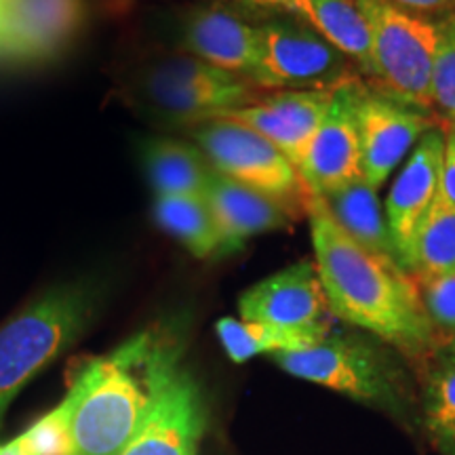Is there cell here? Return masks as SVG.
<instances>
[{"label": "cell", "instance_id": "obj_1", "mask_svg": "<svg viewBox=\"0 0 455 455\" xmlns=\"http://www.w3.org/2000/svg\"><path fill=\"white\" fill-rule=\"evenodd\" d=\"M315 264L333 316L365 329L403 355H436L439 338L426 316L418 283L396 261L361 247L346 235L318 196H308Z\"/></svg>", "mask_w": 455, "mask_h": 455}, {"label": "cell", "instance_id": "obj_2", "mask_svg": "<svg viewBox=\"0 0 455 455\" xmlns=\"http://www.w3.org/2000/svg\"><path fill=\"white\" fill-rule=\"evenodd\" d=\"M175 344L169 329L152 327L81 367L66 395L72 455L124 451L150 411L163 363Z\"/></svg>", "mask_w": 455, "mask_h": 455}, {"label": "cell", "instance_id": "obj_3", "mask_svg": "<svg viewBox=\"0 0 455 455\" xmlns=\"http://www.w3.org/2000/svg\"><path fill=\"white\" fill-rule=\"evenodd\" d=\"M100 299L93 281L60 284L0 327V422L28 382L87 331Z\"/></svg>", "mask_w": 455, "mask_h": 455}, {"label": "cell", "instance_id": "obj_4", "mask_svg": "<svg viewBox=\"0 0 455 455\" xmlns=\"http://www.w3.org/2000/svg\"><path fill=\"white\" fill-rule=\"evenodd\" d=\"M133 93L161 121L190 129L253 104L264 91L192 55H173L146 68Z\"/></svg>", "mask_w": 455, "mask_h": 455}, {"label": "cell", "instance_id": "obj_5", "mask_svg": "<svg viewBox=\"0 0 455 455\" xmlns=\"http://www.w3.org/2000/svg\"><path fill=\"white\" fill-rule=\"evenodd\" d=\"M356 7L371 32L378 93L428 114L439 44L436 21L407 13L386 0H356Z\"/></svg>", "mask_w": 455, "mask_h": 455}, {"label": "cell", "instance_id": "obj_6", "mask_svg": "<svg viewBox=\"0 0 455 455\" xmlns=\"http://www.w3.org/2000/svg\"><path fill=\"white\" fill-rule=\"evenodd\" d=\"M275 361L295 378L367 405L395 413L407 405L405 386L388 356L361 338L329 333L306 350L275 355Z\"/></svg>", "mask_w": 455, "mask_h": 455}, {"label": "cell", "instance_id": "obj_7", "mask_svg": "<svg viewBox=\"0 0 455 455\" xmlns=\"http://www.w3.org/2000/svg\"><path fill=\"white\" fill-rule=\"evenodd\" d=\"M190 135L218 173L306 212L310 195L295 164L253 129L218 118L190 127Z\"/></svg>", "mask_w": 455, "mask_h": 455}, {"label": "cell", "instance_id": "obj_8", "mask_svg": "<svg viewBox=\"0 0 455 455\" xmlns=\"http://www.w3.org/2000/svg\"><path fill=\"white\" fill-rule=\"evenodd\" d=\"M259 28V61L251 81L261 91H335L358 81L355 61L312 28L266 21Z\"/></svg>", "mask_w": 455, "mask_h": 455}, {"label": "cell", "instance_id": "obj_9", "mask_svg": "<svg viewBox=\"0 0 455 455\" xmlns=\"http://www.w3.org/2000/svg\"><path fill=\"white\" fill-rule=\"evenodd\" d=\"M204 424L201 386L181 363L178 341L163 363L150 411L121 455H196Z\"/></svg>", "mask_w": 455, "mask_h": 455}, {"label": "cell", "instance_id": "obj_10", "mask_svg": "<svg viewBox=\"0 0 455 455\" xmlns=\"http://www.w3.org/2000/svg\"><path fill=\"white\" fill-rule=\"evenodd\" d=\"M439 127L426 112L386 98L363 84L356 100L358 167L361 178L379 190L426 131Z\"/></svg>", "mask_w": 455, "mask_h": 455}, {"label": "cell", "instance_id": "obj_11", "mask_svg": "<svg viewBox=\"0 0 455 455\" xmlns=\"http://www.w3.org/2000/svg\"><path fill=\"white\" fill-rule=\"evenodd\" d=\"M443 155H445V131H441V127L426 131L422 140L415 144L411 156L407 158L405 167L392 181L386 201L384 212L396 261L407 275L411 272L413 247L419 228L441 196Z\"/></svg>", "mask_w": 455, "mask_h": 455}, {"label": "cell", "instance_id": "obj_12", "mask_svg": "<svg viewBox=\"0 0 455 455\" xmlns=\"http://www.w3.org/2000/svg\"><path fill=\"white\" fill-rule=\"evenodd\" d=\"M243 321L291 331H331L325 289L315 261H298L259 281L238 299Z\"/></svg>", "mask_w": 455, "mask_h": 455}, {"label": "cell", "instance_id": "obj_13", "mask_svg": "<svg viewBox=\"0 0 455 455\" xmlns=\"http://www.w3.org/2000/svg\"><path fill=\"white\" fill-rule=\"evenodd\" d=\"M361 89L363 81L358 78L333 91L325 118L295 164L310 196L331 195L361 175L356 131V100Z\"/></svg>", "mask_w": 455, "mask_h": 455}, {"label": "cell", "instance_id": "obj_14", "mask_svg": "<svg viewBox=\"0 0 455 455\" xmlns=\"http://www.w3.org/2000/svg\"><path fill=\"white\" fill-rule=\"evenodd\" d=\"M84 0H7L0 7V57L43 61L66 49L81 32Z\"/></svg>", "mask_w": 455, "mask_h": 455}, {"label": "cell", "instance_id": "obj_15", "mask_svg": "<svg viewBox=\"0 0 455 455\" xmlns=\"http://www.w3.org/2000/svg\"><path fill=\"white\" fill-rule=\"evenodd\" d=\"M333 91H272L258 101L228 114V121L253 129L298 164L312 135L331 106Z\"/></svg>", "mask_w": 455, "mask_h": 455}, {"label": "cell", "instance_id": "obj_16", "mask_svg": "<svg viewBox=\"0 0 455 455\" xmlns=\"http://www.w3.org/2000/svg\"><path fill=\"white\" fill-rule=\"evenodd\" d=\"M181 47L204 64L249 81L259 61V28L244 21L235 11L213 4L186 17Z\"/></svg>", "mask_w": 455, "mask_h": 455}, {"label": "cell", "instance_id": "obj_17", "mask_svg": "<svg viewBox=\"0 0 455 455\" xmlns=\"http://www.w3.org/2000/svg\"><path fill=\"white\" fill-rule=\"evenodd\" d=\"M204 201L212 209L228 253L241 249L247 238L291 226L301 213V209L293 204L238 184L215 169L204 192Z\"/></svg>", "mask_w": 455, "mask_h": 455}, {"label": "cell", "instance_id": "obj_18", "mask_svg": "<svg viewBox=\"0 0 455 455\" xmlns=\"http://www.w3.org/2000/svg\"><path fill=\"white\" fill-rule=\"evenodd\" d=\"M141 167L156 196L204 198L213 167L196 146L173 138H152L141 146Z\"/></svg>", "mask_w": 455, "mask_h": 455}, {"label": "cell", "instance_id": "obj_19", "mask_svg": "<svg viewBox=\"0 0 455 455\" xmlns=\"http://www.w3.org/2000/svg\"><path fill=\"white\" fill-rule=\"evenodd\" d=\"M323 203L352 241L365 247L367 251L396 261L395 244H392L388 221H386V212L379 203L378 190H373L361 175L333 190L331 195L323 196Z\"/></svg>", "mask_w": 455, "mask_h": 455}, {"label": "cell", "instance_id": "obj_20", "mask_svg": "<svg viewBox=\"0 0 455 455\" xmlns=\"http://www.w3.org/2000/svg\"><path fill=\"white\" fill-rule=\"evenodd\" d=\"M299 20L325 41L355 61L358 72L369 81H375L371 32L356 0H304Z\"/></svg>", "mask_w": 455, "mask_h": 455}, {"label": "cell", "instance_id": "obj_21", "mask_svg": "<svg viewBox=\"0 0 455 455\" xmlns=\"http://www.w3.org/2000/svg\"><path fill=\"white\" fill-rule=\"evenodd\" d=\"M155 220L195 258L207 259L228 253L220 228L204 198L156 196Z\"/></svg>", "mask_w": 455, "mask_h": 455}, {"label": "cell", "instance_id": "obj_22", "mask_svg": "<svg viewBox=\"0 0 455 455\" xmlns=\"http://www.w3.org/2000/svg\"><path fill=\"white\" fill-rule=\"evenodd\" d=\"M218 338L230 361L244 363L259 355H281V352H298L315 346L325 331H291L266 323L243 321V318H221L215 325Z\"/></svg>", "mask_w": 455, "mask_h": 455}, {"label": "cell", "instance_id": "obj_23", "mask_svg": "<svg viewBox=\"0 0 455 455\" xmlns=\"http://www.w3.org/2000/svg\"><path fill=\"white\" fill-rule=\"evenodd\" d=\"M449 272H455V207L439 196L415 238L409 275L422 281Z\"/></svg>", "mask_w": 455, "mask_h": 455}, {"label": "cell", "instance_id": "obj_24", "mask_svg": "<svg viewBox=\"0 0 455 455\" xmlns=\"http://www.w3.org/2000/svg\"><path fill=\"white\" fill-rule=\"evenodd\" d=\"M439 356V355H436ZM424 428L441 455H455V363L439 356L426 375Z\"/></svg>", "mask_w": 455, "mask_h": 455}, {"label": "cell", "instance_id": "obj_25", "mask_svg": "<svg viewBox=\"0 0 455 455\" xmlns=\"http://www.w3.org/2000/svg\"><path fill=\"white\" fill-rule=\"evenodd\" d=\"M439 44H436L435 68H432V110L455 123V13L436 21Z\"/></svg>", "mask_w": 455, "mask_h": 455}, {"label": "cell", "instance_id": "obj_26", "mask_svg": "<svg viewBox=\"0 0 455 455\" xmlns=\"http://www.w3.org/2000/svg\"><path fill=\"white\" fill-rule=\"evenodd\" d=\"M418 283L426 316L435 329L439 344L455 338V272L422 278Z\"/></svg>", "mask_w": 455, "mask_h": 455}, {"label": "cell", "instance_id": "obj_27", "mask_svg": "<svg viewBox=\"0 0 455 455\" xmlns=\"http://www.w3.org/2000/svg\"><path fill=\"white\" fill-rule=\"evenodd\" d=\"M30 455H72L70 403L68 398L21 435Z\"/></svg>", "mask_w": 455, "mask_h": 455}, {"label": "cell", "instance_id": "obj_28", "mask_svg": "<svg viewBox=\"0 0 455 455\" xmlns=\"http://www.w3.org/2000/svg\"><path fill=\"white\" fill-rule=\"evenodd\" d=\"M386 3L395 4V7L407 11L418 17H443L455 13V0H386Z\"/></svg>", "mask_w": 455, "mask_h": 455}, {"label": "cell", "instance_id": "obj_29", "mask_svg": "<svg viewBox=\"0 0 455 455\" xmlns=\"http://www.w3.org/2000/svg\"><path fill=\"white\" fill-rule=\"evenodd\" d=\"M441 198L455 207V127L445 133V155L441 169Z\"/></svg>", "mask_w": 455, "mask_h": 455}, {"label": "cell", "instance_id": "obj_30", "mask_svg": "<svg viewBox=\"0 0 455 455\" xmlns=\"http://www.w3.org/2000/svg\"><path fill=\"white\" fill-rule=\"evenodd\" d=\"M249 3L259 4V7L287 11V13H291L295 17H299L301 7H304V0H249Z\"/></svg>", "mask_w": 455, "mask_h": 455}, {"label": "cell", "instance_id": "obj_31", "mask_svg": "<svg viewBox=\"0 0 455 455\" xmlns=\"http://www.w3.org/2000/svg\"><path fill=\"white\" fill-rule=\"evenodd\" d=\"M0 455H30V453H28V449L24 445V441H21V436H17V439L9 441L7 445L0 447Z\"/></svg>", "mask_w": 455, "mask_h": 455}, {"label": "cell", "instance_id": "obj_32", "mask_svg": "<svg viewBox=\"0 0 455 455\" xmlns=\"http://www.w3.org/2000/svg\"><path fill=\"white\" fill-rule=\"evenodd\" d=\"M436 355L447 358V361H453L455 363V338L449 339L447 344H443L439 350H436Z\"/></svg>", "mask_w": 455, "mask_h": 455}, {"label": "cell", "instance_id": "obj_33", "mask_svg": "<svg viewBox=\"0 0 455 455\" xmlns=\"http://www.w3.org/2000/svg\"><path fill=\"white\" fill-rule=\"evenodd\" d=\"M4 3H7V0H0V7H3V4H4Z\"/></svg>", "mask_w": 455, "mask_h": 455}, {"label": "cell", "instance_id": "obj_34", "mask_svg": "<svg viewBox=\"0 0 455 455\" xmlns=\"http://www.w3.org/2000/svg\"><path fill=\"white\" fill-rule=\"evenodd\" d=\"M449 127H451V124H449ZM453 127H455V123H453Z\"/></svg>", "mask_w": 455, "mask_h": 455}]
</instances>
